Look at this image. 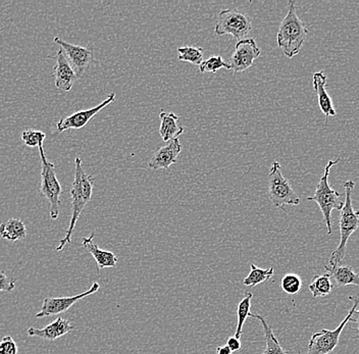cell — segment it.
I'll return each instance as SVG.
<instances>
[{"mask_svg": "<svg viewBox=\"0 0 359 354\" xmlns=\"http://www.w3.org/2000/svg\"><path fill=\"white\" fill-rule=\"evenodd\" d=\"M161 127H159V135L165 142L178 139L184 133V128L179 126V116L172 113L161 111Z\"/></svg>", "mask_w": 359, "mask_h": 354, "instance_id": "ac0fdd59", "label": "cell"}, {"mask_svg": "<svg viewBox=\"0 0 359 354\" xmlns=\"http://www.w3.org/2000/svg\"><path fill=\"white\" fill-rule=\"evenodd\" d=\"M40 154V160H41V188L40 192L46 197L47 200L50 205V217L53 219H57L60 217V206L62 205L60 201V195L62 189L57 178H56V167L55 163L47 161L45 156L43 145L38 147Z\"/></svg>", "mask_w": 359, "mask_h": 354, "instance_id": "8992f818", "label": "cell"}, {"mask_svg": "<svg viewBox=\"0 0 359 354\" xmlns=\"http://www.w3.org/2000/svg\"><path fill=\"white\" fill-rule=\"evenodd\" d=\"M325 271L335 280L337 285L344 287L348 285L359 286V274L351 266H330L325 264Z\"/></svg>", "mask_w": 359, "mask_h": 354, "instance_id": "d6986e66", "label": "cell"}, {"mask_svg": "<svg viewBox=\"0 0 359 354\" xmlns=\"http://www.w3.org/2000/svg\"><path fill=\"white\" fill-rule=\"evenodd\" d=\"M27 237V229L20 219H11L0 225V238L15 242L24 240Z\"/></svg>", "mask_w": 359, "mask_h": 354, "instance_id": "ffe728a7", "label": "cell"}, {"mask_svg": "<svg viewBox=\"0 0 359 354\" xmlns=\"http://www.w3.org/2000/svg\"><path fill=\"white\" fill-rule=\"evenodd\" d=\"M349 299L353 300V306H352L345 319L337 327L335 330L324 329L318 333L313 334L311 340H309L306 354H329L335 350L336 347L338 346L341 334L346 327L348 322H350L352 313L359 306V297L355 298L349 297Z\"/></svg>", "mask_w": 359, "mask_h": 354, "instance_id": "ba28073f", "label": "cell"}, {"mask_svg": "<svg viewBox=\"0 0 359 354\" xmlns=\"http://www.w3.org/2000/svg\"><path fill=\"white\" fill-rule=\"evenodd\" d=\"M46 134L38 130L27 129L22 133V141L29 147H39L43 145Z\"/></svg>", "mask_w": 359, "mask_h": 354, "instance_id": "83f0119b", "label": "cell"}, {"mask_svg": "<svg viewBox=\"0 0 359 354\" xmlns=\"http://www.w3.org/2000/svg\"><path fill=\"white\" fill-rule=\"evenodd\" d=\"M0 354H19V347L11 336H4L0 341Z\"/></svg>", "mask_w": 359, "mask_h": 354, "instance_id": "f1b7e54d", "label": "cell"}, {"mask_svg": "<svg viewBox=\"0 0 359 354\" xmlns=\"http://www.w3.org/2000/svg\"><path fill=\"white\" fill-rule=\"evenodd\" d=\"M226 346L231 349L232 353H237V351L241 350L242 348L241 341L238 338H236L235 336L229 338L228 341H226Z\"/></svg>", "mask_w": 359, "mask_h": 354, "instance_id": "4dcf8cb0", "label": "cell"}, {"mask_svg": "<svg viewBox=\"0 0 359 354\" xmlns=\"http://www.w3.org/2000/svg\"><path fill=\"white\" fill-rule=\"evenodd\" d=\"M273 275V268H258L255 264H250V273L244 279L243 285L247 287H255L264 282L268 281Z\"/></svg>", "mask_w": 359, "mask_h": 354, "instance_id": "603a6c76", "label": "cell"}, {"mask_svg": "<svg viewBox=\"0 0 359 354\" xmlns=\"http://www.w3.org/2000/svg\"><path fill=\"white\" fill-rule=\"evenodd\" d=\"M269 198L271 205L284 210L286 205H299L302 200L289 181L283 176L280 163L273 161L269 174Z\"/></svg>", "mask_w": 359, "mask_h": 354, "instance_id": "5b68a950", "label": "cell"}, {"mask_svg": "<svg viewBox=\"0 0 359 354\" xmlns=\"http://www.w3.org/2000/svg\"><path fill=\"white\" fill-rule=\"evenodd\" d=\"M95 234L92 233L89 237L83 239L82 246L94 257L96 264H97L98 273L100 270L107 268H114L118 264V257L114 252H107V250H100L93 239Z\"/></svg>", "mask_w": 359, "mask_h": 354, "instance_id": "e0dca14e", "label": "cell"}, {"mask_svg": "<svg viewBox=\"0 0 359 354\" xmlns=\"http://www.w3.org/2000/svg\"><path fill=\"white\" fill-rule=\"evenodd\" d=\"M51 58L56 60L53 74L56 88L62 91H71L78 78L65 55L64 51L60 49L55 57Z\"/></svg>", "mask_w": 359, "mask_h": 354, "instance_id": "4fadbf2b", "label": "cell"}, {"mask_svg": "<svg viewBox=\"0 0 359 354\" xmlns=\"http://www.w3.org/2000/svg\"><path fill=\"white\" fill-rule=\"evenodd\" d=\"M55 42L64 51L65 55H66L67 60H69L74 72H75L78 79L82 77L85 72L88 69L92 62H93L94 51L90 48L67 43V42L62 41L58 37L55 38Z\"/></svg>", "mask_w": 359, "mask_h": 354, "instance_id": "8fae6325", "label": "cell"}, {"mask_svg": "<svg viewBox=\"0 0 359 354\" xmlns=\"http://www.w3.org/2000/svg\"><path fill=\"white\" fill-rule=\"evenodd\" d=\"M178 53V58L181 62H190L198 67L203 62L204 50L202 47H179Z\"/></svg>", "mask_w": 359, "mask_h": 354, "instance_id": "d4e9b609", "label": "cell"}, {"mask_svg": "<svg viewBox=\"0 0 359 354\" xmlns=\"http://www.w3.org/2000/svg\"><path fill=\"white\" fill-rule=\"evenodd\" d=\"M221 69H231L230 64L224 62L221 55H212L208 60H203V62L199 66V71L201 74H215Z\"/></svg>", "mask_w": 359, "mask_h": 354, "instance_id": "4316f807", "label": "cell"}, {"mask_svg": "<svg viewBox=\"0 0 359 354\" xmlns=\"http://www.w3.org/2000/svg\"><path fill=\"white\" fill-rule=\"evenodd\" d=\"M100 284L95 282V283H93V285L90 287L89 290L85 291V292L81 293V294L75 295V297L45 298L39 313L35 317L37 319H41V318L51 317V315L66 313L74 304H77L79 300L94 294V293L100 290Z\"/></svg>", "mask_w": 359, "mask_h": 354, "instance_id": "30bf717a", "label": "cell"}, {"mask_svg": "<svg viewBox=\"0 0 359 354\" xmlns=\"http://www.w3.org/2000/svg\"><path fill=\"white\" fill-rule=\"evenodd\" d=\"M345 188L344 206L341 210L340 221V243L338 247L332 252L330 257V266H337L346 255V245L350 236L359 228V210H355L352 206V192H353L355 183L352 180H348L343 183Z\"/></svg>", "mask_w": 359, "mask_h": 354, "instance_id": "3957f363", "label": "cell"}, {"mask_svg": "<svg viewBox=\"0 0 359 354\" xmlns=\"http://www.w3.org/2000/svg\"><path fill=\"white\" fill-rule=\"evenodd\" d=\"M94 182L95 179L92 175H86L83 169L82 160L76 158L75 161V179L71 188L72 198V217L69 221V229L66 232V236L60 241L56 246V252H62L67 244H72V235L75 230L79 217L84 210L85 206L91 200L93 193Z\"/></svg>", "mask_w": 359, "mask_h": 354, "instance_id": "6da1fadb", "label": "cell"}, {"mask_svg": "<svg viewBox=\"0 0 359 354\" xmlns=\"http://www.w3.org/2000/svg\"><path fill=\"white\" fill-rule=\"evenodd\" d=\"M74 330H75V326L72 324L71 320L58 317L44 328L38 329L31 327L28 329V335L30 337L42 338V339L49 340V341H55L58 338L62 337Z\"/></svg>", "mask_w": 359, "mask_h": 354, "instance_id": "9a60e30c", "label": "cell"}, {"mask_svg": "<svg viewBox=\"0 0 359 354\" xmlns=\"http://www.w3.org/2000/svg\"><path fill=\"white\" fill-rule=\"evenodd\" d=\"M232 351H231V349L229 348L226 345H224V346H219L217 348V354H232Z\"/></svg>", "mask_w": 359, "mask_h": 354, "instance_id": "1f68e13d", "label": "cell"}, {"mask_svg": "<svg viewBox=\"0 0 359 354\" xmlns=\"http://www.w3.org/2000/svg\"><path fill=\"white\" fill-rule=\"evenodd\" d=\"M309 35V30L296 12V2H288V13L280 22L277 43L280 50L288 58H293L299 53Z\"/></svg>", "mask_w": 359, "mask_h": 354, "instance_id": "7a4b0ae2", "label": "cell"}, {"mask_svg": "<svg viewBox=\"0 0 359 354\" xmlns=\"http://www.w3.org/2000/svg\"><path fill=\"white\" fill-rule=\"evenodd\" d=\"M260 55L262 51L255 40L253 38H245L236 43L235 51L229 64L235 74L243 73L253 66V62Z\"/></svg>", "mask_w": 359, "mask_h": 354, "instance_id": "9c48e42d", "label": "cell"}, {"mask_svg": "<svg viewBox=\"0 0 359 354\" xmlns=\"http://www.w3.org/2000/svg\"><path fill=\"white\" fill-rule=\"evenodd\" d=\"M252 29V18L237 8H226L219 15L215 33L219 36L231 35L238 41L245 39Z\"/></svg>", "mask_w": 359, "mask_h": 354, "instance_id": "52a82bcc", "label": "cell"}, {"mask_svg": "<svg viewBox=\"0 0 359 354\" xmlns=\"http://www.w3.org/2000/svg\"><path fill=\"white\" fill-rule=\"evenodd\" d=\"M280 288L287 294H297L302 288V278L298 275L293 274V273L286 274L282 278Z\"/></svg>", "mask_w": 359, "mask_h": 354, "instance_id": "484cf974", "label": "cell"}, {"mask_svg": "<svg viewBox=\"0 0 359 354\" xmlns=\"http://www.w3.org/2000/svg\"><path fill=\"white\" fill-rule=\"evenodd\" d=\"M332 278L329 274L316 275L313 281L309 284V289L314 298L325 297L333 291Z\"/></svg>", "mask_w": 359, "mask_h": 354, "instance_id": "7402d4cb", "label": "cell"}, {"mask_svg": "<svg viewBox=\"0 0 359 354\" xmlns=\"http://www.w3.org/2000/svg\"><path fill=\"white\" fill-rule=\"evenodd\" d=\"M116 100V94L111 93L107 96V100L104 102L98 104L97 107H92L90 109H85V111H77V113L72 114V116H67L66 118H62L60 122L56 124L57 131L60 133H62L65 131H69V130H79L82 129L86 126L90 122L92 118L96 116L100 111H102L104 107L107 105L111 104Z\"/></svg>", "mask_w": 359, "mask_h": 354, "instance_id": "7c38bea8", "label": "cell"}, {"mask_svg": "<svg viewBox=\"0 0 359 354\" xmlns=\"http://www.w3.org/2000/svg\"><path fill=\"white\" fill-rule=\"evenodd\" d=\"M182 151V144L179 139L170 141L165 147H161L154 152L148 163V168L157 170H168L170 165L178 161V156Z\"/></svg>", "mask_w": 359, "mask_h": 354, "instance_id": "5bb4252c", "label": "cell"}, {"mask_svg": "<svg viewBox=\"0 0 359 354\" xmlns=\"http://www.w3.org/2000/svg\"><path fill=\"white\" fill-rule=\"evenodd\" d=\"M252 293H246L245 297L239 302L237 308V327H236V331L234 336L238 339L241 337L242 330H243L244 324L245 320L248 318L249 313H250L251 308V299H252Z\"/></svg>", "mask_w": 359, "mask_h": 354, "instance_id": "cb8c5ba5", "label": "cell"}, {"mask_svg": "<svg viewBox=\"0 0 359 354\" xmlns=\"http://www.w3.org/2000/svg\"><path fill=\"white\" fill-rule=\"evenodd\" d=\"M17 280L13 277H8L6 273L0 272V292H11L15 290Z\"/></svg>", "mask_w": 359, "mask_h": 354, "instance_id": "f546056e", "label": "cell"}, {"mask_svg": "<svg viewBox=\"0 0 359 354\" xmlns=\"http://www.w3.org/2000/svg\"><path fill=\"white\" fill-rule=\"evenodd\" d=\"M313 83L314 91L318 96V107L320 111L324 114L325 118V125L327 124L330 116H335L336 111L334 109L333 102L331 96L327 91V76L324 72H316L313 76Z\"/></svg>", "mask_w": 359, "mask_h": 354, "instance_id": "2e32d148", "label": "cell"}, {"mask_svg": "<svg viewBox=\"0 0 359 354\" xmlns=\"http://www.w3.org/2000/svg\"><path fill=\"white\" fill-rule=\"evenodd\" d=\"M350 322H355L358 325V329L359 331V311H354L353 313H352L351 319H350Z\"/></svg>", "mask_w": 359, "mask_h": 354, "instance_id": "d6a6232c", "label": "cell"}, {"mask_svg": "<svg viewBox=\"0 0 359 354\" xmlns=\"http://www.w3.org/2000/svg\"><path fill=\"white\" fill-rule=\"evenodd\" d=\"M340 158H336L335 161H330L325 165L324 174L320 177L318 185L316 187V192L313 196L309 197L307 200L314 201L320 206L322 210L323 217L327 225V234H332V212L334 210H341L344 206V201L341 200L340 197L344 194H339L336 190L330 186L329 176L331 172L332 168L336 165Z\"/></svg>", "mask_w": 359, "mask_h": 354, "instance_id": "277c9868", "label": "cell"}, {"mask_svg": "<svg viewBox=\"0 0 359 354\" xmlns=\"http://www.w3.org/2000/svg\"><path fill=\"white\" fill-rule=\"evenodd\" d=\"M248 317L257 319L262 322V328H264V339H266V349L262 354H288L282 346H280L279 340L273 334V329L269 326L268 322L264 319L262 315H257V313H249Z\"/></svg>", "mask_w": 359, "mask_h": 354, "instance_id": "44dd1931", "label": "cell"}]
</instances>
